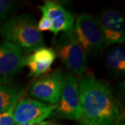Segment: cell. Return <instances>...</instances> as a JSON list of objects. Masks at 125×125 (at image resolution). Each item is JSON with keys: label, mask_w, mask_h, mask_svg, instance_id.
I'll use <instances>...</instances> for the list:
<instances>
[{"label": "cell", "mask_w": 125, "mask_h": 125, "mask_svg": "<svg viewBox=\"0 0 125 125\" xmlns=\"http://www.w3.org/2000/svg\"><path fill=\"white\" fill-rule=\"evenodd\" d=\"M79 125H98L96 122H91V121L86 120L85 119H83L82 120L80 121V124Z\"/></svg>", "instance_id": "cell-17"}, {"label": "cell", "mask_w": 125, "mask_h": 125, "mask_svg": "<svg viewBox=\"0 0 125 125\" xmlns=\"http://www.w3.org/2000/svg\"><path fill=\"white\" fill-rule=\"evenodd\" d=\"M18 125H34V124H32V123H22V124H19Z\"/></svg>", "instance_id": "cell-19"}, {"label": "cell", "mask_w": 125, "mask_h": 125, "mask_svg": "<svg viewBox=\"0 0 125 125\" xmlns=\"http://www.w3.org/2000/svg\"><path fill=\"white\" fill-rule=\"evenodd\" d=\"M38 8L42 15L51 20L52 24L51 31L55 36L61 32L66 33L74 30V16L62 6L54 1H47Z\"/></svg>", "instance_id": "cell-9"}, {"label": "cell", "mask_w": 125, "mask_h": 125, "mask_svg": "<svg viewBox=\"0 0 125 125\" xmlns=\"http://www.w3.org/2000/svg\"><path fill=\"white\" fill-rule=\"evenodd\" d=\"M56 58L55 50L52 48L40 47L25 58V66L29 70V76L38 77L47 74Z\"/></svg>", "instance_id": "cell-11"}, {"label": "cell", "mask_w": 125, "mask_h": 125, "mask_svg": "<svg viewBox=\"0 0 125 125\" xmlns=\"http://www.w3.org/2000/svg\"><path fill=\"white\" fill-rule=\"evenodd\" d=\"M23 53L9 42L0 43V80L10 79L25 66Z\"/></svg>", "instance_id": "cell-10"}, {"label": "cell", "mask_w": 125, "mask_h": 125, "mask_svg": "<svg viewBox=\"0 0 125 125\" xmlns=\"http://www.w3.org/2000/svg\"><path fill=\"white\" fill-rule=\"evenodd\" d=\"M38 29L42 32V31H51L52 28V24L51 20L46 16L42 15V17L40 20L38 24H37Z\"/></svg>", "instance_id": "cell-16"}, {"label": "cell", "mask_w": 125, "mask_h": 125, "mask_svg": "<svg viewBox=\"0 0 125 125\" xmlns=\"http://www.w3.org/2000/svg\"><path fill=\"white\" fill-rule=\"evenodd\" d=\"M74 33L85 53H97L108 46L97 20L88 14L78 17Z\"/></svg>", "instance_id": "cell-4"}, {"label": "cell", "mask_w": 125, "mask_h": 125, "mask_svg": "<svg viewBox=\"0 0 125 125\" xmlns=\"http://www.w3.org/2000/svg\"></svg>", "instance_id": "cell-20"}, {"label": "cell", "mask_w": 125, "mask_h": 125, "mask_svg": "<svg viewBox=\"0 0 125 125\" xmlns=\"http://www.w3.org/2000/svg\"><path fill=\"white\" fill-rule=\"evenodd\" d=\"M17 103L13 115L15 125L27 122L37 125L49 117L58 106L29 98L20 99Z\"/></svg>", "instance_id": "cell-6"}, {"label": "cell", "mask_w": 125, "mask_h": 125, "mask_svg": "<svg viewBox=\"0 0 125 125\" xmlns=\"http://www.w3.org/2000/svg\"><path fill=\"white\" fill-rule=\"evenodd\" d=\"M97 21L108 45L125 42V20L120 13L115 10H105Z\"/></svg>", "instance_id": "cell-8"}, {"label": "cell", "mask_w": 125, "mask_h": 125, "mask_svg": "<svg viewBox=\"0 0 125 125\" xmlns=\"http://www.w3.org/2000/svg\"><path fill=\"white\" fill-rule=\"evenodd\" d=\"M23 93L22 87L11 81V79L0 80V114L16 105Z\"/></svg>", "instance_id": "cell-12"}, {"label": "cell", "mask_w": 125, "mask_h": 125, "mask_svg": "<svg viewBox=\"0 0 125 125\" xmlns=\"http://www.w3.org/2000/svg\"><path fill=\"white\" fill-rule=\"evenodd\" d=\"M56 110V114L60 118L78 121L84 118L78 91V81L72 74L67 73L63 77L61 95Z\"/></svg>", "instance_id": "cell-5"}, {"label": "cell", "mask_w": 125, "mask_h": 125, "mask_svg": "<svg viewBox=\"0 0 125 125\" xmlns=\"http://www.w3.org/2000/svg\"><path fill=\"white\" fill-rule=\"evenodd\" d=\"M55 52L65 66L74 74L81 75L86 71V53L76 40L74 30L60 37Z\"/></svg>", "instance_id": "cell-3"}, {"label": "cell", "mask_w": 125, "mask_h": 125, "mask_svg": "<svg viewBox=\"0 0 125 125\" xmlns=\"http://www.w3.org/2000/svg\"><path fill=\"white\" fill-rule=\"evenodd\" d=\"M62 72L56 70L33 81L29 93L33 97L49 104H58L63 84Z\"/></svg>", "instance_id": "cell-7"}, {"label": "cell", "mask_w": 125, "mask_h": 125, "mask_svg": "<svg viewBox=\"0 0 125 125\" xmlns=\"http://www.w3.org/2000/svg\"><path fill=\"white\" fill-rule=\"evenodd\" d=\"M81 104L86 120L98 125H115L120 117V108L110 85L91 75L78 81Z\"/></svg>", "instance_id": "cell-1"}, {"label": "cell", "mask_w": 125, "mask_h": 125, "mask_svg": "<svg viewBox=\"0 0 125 125\" xmlns=\"http://www.w3.org/2000/svg\"><path fill=\"white\" fill-rule=\"evenodd\" d=\"M15 106V105L0 114V125H16L13 116Z\"/></svg>", "instance_id": "cell-15"}, {"label": "cell", "mask_w": 125, "mask_h": 125, "mask_svg": "<svg viewBox=\"0 0 125 125\" xmlns=\"http://www.w3.org/2000/svg\"><path fill=\"white\" fill-rule=\"evenodd\" d=\"M108 69L115 74L125 71V49L123 47H115L108 53L106 58Z\"/></svg>", "instance_id": "cell-13"}, {"label": "cell", "mask_w": 125, "mask_h": 125, "mask_svg": "<svg viewBox=\"0 0 125 125\" xmlns=\"http://www.w3.org/2000/svg\"><path fill=\"white\" fill-rule=\"evenodd\" d=\"M36 125H54V124L50 121H43V122H40Z\"/></svg>", "instance_id": "cell-18"}, {"label": "cell", "mask_w": 125, "mask_h": 125, "mask_svg": "<svg viewBox=\"0 0 125 125\" xmlns=\"http://www.w3.org/2000/svg\"><path fill=\"white\" fill-rule=\"evenodd\" d=\"M17 3L10 0H0V24H3L16 8Z\"/></svg>", "instance_id": "cell-14"}, {"label": "cell", "mask_w": 125, "mask_h": 125, "mask_svg": "<svg viewBox=\"0 0 125 125\" xmlns=\"http://www.w3.org/2000/svg\"><path fill=\"white\" fill-rule=\"evenodd\" d=\"M0 33L5 42L15 46L22 53H31L45 47L43 35L38 29L36 20L27 13L5 21L0 29Z\"/></svg>", "instance_id": "cell-2"}]
</instances>
